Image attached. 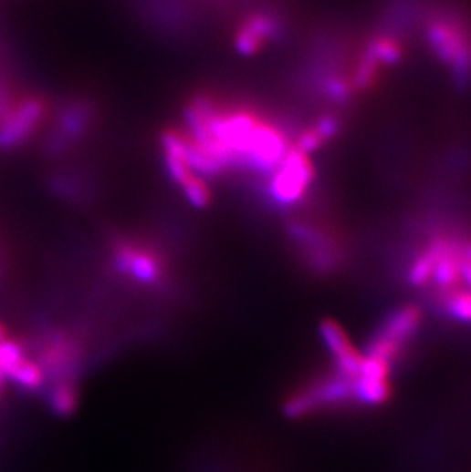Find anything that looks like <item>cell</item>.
Returning a JSON list of instances; mask_svg holds the SVG:
<instances>
[{"mask_svg": "<svg viewBox=\"0 0 471 472\" xmlns=\"http://www.w3.org/2000/svg\"><path fill=\"white\" fill-rule=\"evenodd\" d=\"M282 33V24L268 13L248 15L237 28L235 47L242 56H255Z\"/></svg>", "mask_w": 471, "mask_h": 472, "instance_id": "5b68a950", "label": "cell"}, {"mask_svg": "<svg viewBox=\"0 0 471 472\" xmlns=\"http://www.w3.org/2000/svg\"><path fill=\"white\" fill-rule=\"evenodd\" d=\"M364 51L368 52L369 56L373 60H377L382 67H392L404 58L405 47L401 38L392 34H380L371 38Z\"/></svg>", "mask_w": 471, "mask_h": 472, "instance_id": "9c48e42d", "label": "cell"}, {"mask_svg": "<svg viewBox=\"0 0 471 472\" xmlns=\"http://www.w3.org/2000/svg\"><path fill=\"white\" fill-rule=\"evenodd\" d=\"M45 114V104L40 98H28L11 109L0 124V150H11L28 139Z\"/></svg>", "mask_w": 471, "mask_h": 472, "instance_id": "3957f363", "label": "cell"}, {"mask_svg": "<svg viewBox=\"0 0 471 472\" xmlns=\"http://www.w3.org/2000/svg\"><path fill=\"white\" fill-rule=\"evenodd\" d=\"M461 279L466 282L468 289H471V262L464 257L461 266Z\"/></svg>", "mask_w": 471, "mask_h": 472, "instance_id": "5bb4252c", "label": "cell"}, {"mask_svg": "<svg viewBox=\"0 0 471 472\" xmlns=\"http://www.w3.org/2000/svg\"><path fill=\"white\" fill-rule=\"evenodd\" d=\"M462 254H464L466 260H470L471 262V241L466 243V248L462 251Z\"/></svg>", "mask_w": 471, "mask_h": 472, "instance_id": "9a60e30c", "label": "cell"}, {"mask_svg": "<svg viewBox=\"0 0 471 472\" xmlns=\"http://www.w3.org/2000/svg\"><path fill=\"white\" fill-rule=\"evenodd\" d=\"M447 237H436L416 259L412 262L407 279L413 286H424L429 283L434 275V265L438 262L439 255L447 245Z\"/></svg>", "mask_w": 471, "mask_h": 472, "instance_id": "ba28073f", "label": "cell"}, {"mask_svg": "<svg viewBox=\"0 0 471 472\" xmlns=\"http://www.w3.org/2000/svg\"><path fill=\"white\" fill-rule=\"evenodd\" d=\"M113 255L118 270L144 283L156 282L162 274L160 257L135 243H118Z\"/></svg>", "mask_w": 471, "mask_h": 472, "instance_id": "8992f818", "label": "cell"}, {"mask_svg": "<svg viewBox=\"0 0 471 472\" xmlns=\"http://www.w3.org/2000/svg\"><path fill=\"white\" fill-rule=\"evenodd\" d=\"M4 381H5V379H4V376H2V374H0V392H2V385H4Z\"/></svg>", "mask_w": 471, "mask_h": 472, "instance_id": "2e32d148", "label": "cell"}, {"mask_svg": "<svg viewBox=\"0 0 471 472\" xmlns=\"http://www.w3.org/2000/svg\"><path fill=\"white\" fill-rule=\"evenodd\" d=\"M352 393L363 404L382 405L384 402L389 401V397H391V381L389 379L357 376L352 381Z\"/></svg>", "mask_w": 471, "mask_h": 472, "instance_id": "30bf717a", "label": "cell"}, {"mask_svg": "<svg viewBox=\"0 0 471 472\" xmlns=\"http://www.w3.org/2000/svg\"><path fill=\"white\" fill-rule=\"evenodd\" d=\"M316 178L309 155L291 146L282 164L269 175L268 193L280 207H291L308 194Z\"/></svg>", "mask_w": 471, "mask_h": 472, "instance_id": "7a4b0ae2", "label": "cell"}, {"mask_svg": "<svg viewBox=\"0 0 471 472\" xmlns=\"http://www.w3.org/2000/svg\"><path fill=\"white\" fill-rule=\"evenodd\" d=\"M448 292V313L457 322L471 323V289H452Z\"/></svg>", "mask_w": 471, "mask_h": 472, "instance_id": "8fae6325", "label": "cell"}, {"mask_svg": "<svg viewBox=\"0 0 471 472\" xmlns=\"http://www.w3.org/2000/svg\"><path fill=\"white\" fill-rule=\"evenodd\" d=\"M51 402L54 408H56L57 411H60V413L71 411L72 406H74V402H76L74 390L62 384L60 387H57L56 390L52 392Z\"/></svg>", "mask_w": 471, "mask_h": 472, "instance_id": "4fadbf2b", "label": "cell"}, {"mask_svg": "<svg viewBox=\"0 0 471 472\" xmlns=\"http://www.w3.org/2000/svg\"><path fill=\"white\" fill-rule=\"evenodd\" d=\"M320 333L326 347L334 356L340 376L352 383L360 375L364 354L353 345L348 332L334 320H325L321 323Z\"/></svg>", "mask_w": 471, "mask_h": 472, "instance_id": "277c9868", "label": "cell"}, {"mask_svg": "<svg viewBox=\"0 0 471 472\" xmlns=\"http://www.w3.org/2000/svg\"><path fill=\"white\" fill-rule=\"evenodd\" d=\"M425 37L434 56L455 76L457 85L471 81V31L453 15H439L430 20Z\"/></svg>", "mask_w": 471, "mask_h": 472, "instance_id": "6da1fadb", "label": "cell"}, {"mask_svg": "<svg viewBox=\"0 0 471 472\" xmlns=\"http://www.w3.org/2000/svg\"><path fill=\"white\" fill-rule=\"evenodd\" d=\"M421 320H423V313L420 307L405 304L398 307L391 317L387 318L378 335L395 343L400 347H404L405 343L420 329Z\"/></svg>", "mask_w": 471, "mask_h": 472, "instance_id": "52a82bcc", "label": "cell"}, {"mask_svg": "<svg viewBox=\"0 0 471 472\" xmlns=\"http://www.w3.org/2000/svg\"><path fill=\"white\" fill-rule=\"evenodd\" d=\"M185 198L194 207L204 208L208 207V203L212 200V191L208 189V185L204 182L203 178L194 175L187 184L181 187Z\"/></svg>", "mask_w": 471, "mask_h": 472, "instance_id": "7c38bea8", "label": "cell"}]
</instances>
